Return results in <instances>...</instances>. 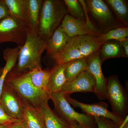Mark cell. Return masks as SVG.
Wrapping results in <instances>:
<instances>
[{"label":"cell","instance_id":"obj_1","mask_svg":"<svg viewBox=\"0 0 128 128\" xmlns=\"http://www.w3.org/2000/svg\"><path fill=\"white\" fill-rule=\"evenodd\" d=\"M4 86L11 92L22 106L39 108L42 101L50 95L35 88L31 82L28 71L15 73L11 70L7 75Z\"/></svg>","mask_w":128,"mask_h":128},{"label":"cell","instance_id":"obj_2","mask_svg":"<svg viewBox=\"0 0 128 128\" xmlns=\"http://www.w3.org/2000/svg\"><path fill=\"white\" fill-rule=\"evenodd\" d=\"M46 42L38 34L28 31L25 43L20 47L18 62L11 71L19 73L42 68L41 58Z\"/></svg>","mask_w":128,"mask_h":128},{"label":"cell","instance_id":"obj_3","mask_svg":"<svg viewBox=\"0 0 128 128\" xmlns=\"http://www.w3.org/2000/svg\"><path fill=\"white\" fill-rule=\"evenodd\" d=\"M102 44L96 37L79 35L71 38L62 50L51 57L56 65L65 64L73 60L88 58L100 50Z\"/></svg>","mask_w":128,"mask_h":128},{"label":"cell","instance_id":"obj_4","mask_svg":"<svg viewBox=\"0 0 128 128\" xmlns=\"http://www.w3.org/2000/svg\"><path fill=\"white\" fill-rule=\"evenodd\" d=\"M79 1L86 10L89 20L100 35L119 27L124 26L117 20L104 0Z\"/></svg>","mask_w":128,"mask_h":128},{"label":"cell","instance_id":"obj_5","mask_svg":"<svg viewBox=\"0 0 128 128\" xmlns=\"http://www.w3.org/2000/svg\"><path fill=\"white\" fill-rule=\"evenodd\" d=\"M68 14L64 2L60 0H44L40 14L38 34L47 41L60 26Z\"/></svg>","mask_w":128,"mask_h":128},{"label":"cell","instance_id":"obj_6","mask_svg":"<svg viewBox=\"0 0 128 128\" xmlns=\"http://www.w3.org/2000/svg\"><path fill=\"white\" fill-rule=\"evenodd\" d=\"M54 106V112L61 118L70 124L76 121L83 128H97L94 117L76 112L61 92L49 94Z\"/></svg>","mask_w":128,"mask_h":128},{"label":"cell","instance_id":"obj_7","mask_svg":"<svg viewBox=\"0 0 128 128\" xmlns=\"http://www.w3.org/2000/svg\"><path fill=\"white\" fill-rule=\"evenodd\" d=\"M106 92V99L110 103L112 112L125 119L128 112V92L118 76L113 75L107 78Z\"/></svg>","mask_w":128,"mask_h":128},{"label":"cell","instance_id":"obj_8","mask_svg":"<svg viewBox=\"0 0 128 128\" xmlns=\"http://www.w3.org/2000/svg\"><path fill=\"white\" fill-rule=\"evenodd\" d=\"M28 32L26 22L10 15L0 20V44L12 42L22 47L26 41Z\"/></svg>","mask_w":128,"mask_h":128},{"label":"cell","instance_id":"obj_9","mask_svg":"<svg viewBox=\"0 0 128 128\" xmlns=\"http://www.w3.org/2000/svg\"><path fill=\"white\" fill-rule=\"evenodd\" d=\"M60 27L61 30L70 38L79 35H91L97 37L100 35L88 18L86 22L66 14L62 20Z\"/></svg>","mask_w":128,"mask_h":128},{"label":"cell","instance_id":"obj_10","mask_svg":"<svg viewBox=\"0 0 128 128\" xmlns=\"http://www.w3.org/2000/svg\"><path fill=\"white\" fill-rule=\"evenodd\" d=\"M66 98L73 107L80 108L85 114L92 116L102 117L108 118L120 125H122L125 120V118H120L110 112L108 108V105L106 102H100L92 104H87L78 102L70 96H66Z\"/></svg>","mask_w":128,"mask_h":128},{"label":"cell","instance_id":"obj_11","mask_svg":"<svg viewBox=\"0 0 128 128\" xmlns=\"http://www.w3.org/2000/svg\"><path fill=\"white\" fill-rule=\"evenodd\" d=\"M96 82L93 76L88 70L81 72L70 81L67 82L60 92L66 96L74 92H93L96 89Z\"/></svg>","mask_w":128,"mask_h":128},{"label":"cell","instance_id":"obj_12","mask_svg":"<svg viewBox=\"0 0 128 128\" xmlns=\"http://www.w3.org/2000/svg\"><path fill=\"white\" fill-rule=\"evenodd\" d=\"M87 58L88 70L95 78L96 87L94 93L100 100L106 99V88L107 78L103 74L102 63L100 57V50Z\"/></svg>","mask_w":128,"mask_h":128},{"label":"cell","instance_id":"obj_13","mask_svg":"<svg viewBox=\"0 0 128 128\" xmlns=\"http://www.w3.org/2000/svg\"><path fill=\"white\" fill-rule=\"evenodd\" d=\"M0 103L5 112L10 117L17 120L23 119V106L16 96L4 86Z\"/></svg>","mask_w":128,"mask_h":128},{"label":"cell","instance_id":"obj_14","mask_svg":"<svg viewBox=\"0 0 128 128\" xmlns=\"http://www.w3.org/2000/svg\"><path fill=\"white\" fill-rule=\"evenodd\" d=\"M49 98H44L39 106L45 122L46 128H70V124L59 116L50 107Z\"/></svg>","mask_w":128,"mask_h":128},{"label":"cell","instance_id":"obj_15","mask_svg":"<svg viewBox=\"0 0 128 128\" xmlns=\"http://www.w3.org/2000/svg\"><path fill=\"white\" fill-rule=\"evenodd\" d=\"M71 38L59 27L46 42L45 50L47 54L52 57L58 54Z\"/></svg>","mask_w":128,"mask_h":128},{"label":"cell","instance_id":"obj_16","mask_svg":"<svg viewBox=\"0 0 128 128\" xmlns=\"http://www.w3.org/2000/svg\"><path fill=\"white\" fill-rule=\"evenodd\" d=\"M43 0H27L28 31L38 33L41 8Z\"/></svg>","mask_w":128,"mask_h":128},{"label":"cell","instance_id":"obj_17","mask_svg":"<svg viewBox=\"0 0 128 128\" xmlns=\"http://www.w3.org/2000/svg\"><path fill=\"white\" fill-rule=\"evenodd\" d=\"M65 64L56 65L53 67L52 72L47 86L49 94L60 92L67 82L64 72Z\"/></svg>","mask_w":128,"mask_h":128},{"label":"cell","instance_id":"obj_18","mask_svg":"<svg viewBox=\"0 0 128 128\" xmlns=\"http://www.w3.org/2000/svg\"><path fill=\"white\" fill-rule=\"evenodd\" d=\"M19 50L20 47L18 46L13 48H7L3 50V57L6 61V64L2 67V72L0 76V100L6 78L16 64Z\"/></svg>","mask_w":128,"mask_h":128},{"label":"cell","instance_id":"obj_19","mask_svg":"<svg viewBox=\"0 0 128 128\" xmlns=\"http://www.w3.org/2000/svg\"><path fill=\"white\" fill-rule=\"evenodd\" d=\"M99 50L100 60L102 64L108 59L126 58L121 42L116 40H109L105 42L102 45Z\"/></svg>","mask_w":128,"mask_h":128},{"label":"cell","instance_id":"obj_20","mask_svg":"<svg viewBox=\"0 0 128 128\" xmlns=\"http://www.w3.org/2000/svg\"><path fill=\"white\" fill-rule=\"evenodd\" d=\"M52 70V68L36 69L28 71L30 81L35 88L43 93L48 94L47 92V85Z\"/></svg>","mask_w":128,"mask_h":128},{"label":"cell","instance_id":"obj_21","mask_svg":"<svg viewBox=\"0 0 128 128\" xmlns=\"http://www.w3.org/2000/svg\"><path fill=\"white\" fill-rule=\"evenodd\" d=\"M118 21L124 26H128V1L105 0Z\"/></svg>","mask_w":128,"mask_h":128},{"label":"cell","instance_id":"obj_22","mask_svg":"<svg viewBox=\"0 0 128 128\" xmlns=\"http://www.w3.org/2000/svg\"><path fill=\"white\" fill-rule=\"evenodd\" d=\"M23 119L28 128H46L43 115L39 108L23 106Z\"/></svg>","mask_w":128,"mask_h":128},{"label":"cell","instance_id":"obj_23","mask_svg":"<svg viewBox=\"0 0 128 128\" xmlns=\"http://www.w3.org/2000/svg\"><path fill=\"white\" fill-rule=\"evenodd\" d=\"M7 6L9 15L27 23V0H2Z\"/></svg>","mask_w":128,"mask_h":128},{"label":"cell","instance_id":"obj_24","mask_svg":"<svg viewBox=\"0 0 128 128\" xmlns=\"http://www.w3.org/2000/svg\"><path fill=\"white\" fill-rule=\"evenodd\" d=\"M65 64L64 73L67 82L73 80L82 72L87 70L88 68L87 58L73 60Z\"/></svg>","mask_w":128,"mask_h":128},{"label":"cell","instance_id":"obj_25","mask_svg":"<svg viewBox=\"0 0 128 128\" xmlns=\"http://www.w3.org/2000/svg\"><path fill=\"white\" fill-rule=\"evenodd\" d=\"M100 42L103 44L109 40H116L122 42L128 39V27H119L110 30L107 32L101 34L96 37Z\"/></svg>","mask_w":128,"mask_h":128},{"label":"cell","instance_id":"obj_26","mask_svg":"<svg viewBox=\"0 0 128 128\" xmlns=\"http://www.w3.org/2000/svg\"><path fill=\"white\" fill-rule=\"evenodd\" d=\"M70 15L75 18L86 22L87 14L82 5L77 0L63 1Z\"/></svg>","mask_w":128,"mask_h":128},{"label":"cell","instance_id":"obj_27","mask_svg":"<svg viewBox=\"0 0 128 128\" xmlns=\"http://www.w3.org/2000/svg\"><path fill=\"white\" fill-rule=\"evenodd\" d=\"M94 118L96 120L97 128H119L121 126L108 118L98 116Z\"/></svg>","mask_w":128,"mask_h":128},{"label":"cell","instance_id":"obj_28","mask_svg":"<svg viewBox=\"0 0 128 128\" xmlns=\"http://www.w3.org/2000/svg\"><path fill=\"white\" fill-rule=\"evenodd\" d=\"M22 120H17L12 118L5 112L0 103V125L8 126L11 124L18 122Z\"/></svg>","mask_w":128,"mask_h":128},{"label":"cell","instance_id":"obj_29","mask_svg":"<svg viewBox=\"0 0 128 128\" xmlns=\"http://www.w3.org/2000/svg\"><path fill=\"white\" fill-rule=\"evenodd\" d=\"M9 15L7 6L2 2L0 0V20Z\"/></svg>","mask_w":128,"mask_h":128},{"label":"cell","instance_id":"obj_30","mask_svg":"<svg viewBox=\"0 0 128 128\" xmlns=\"http://www.w3.org/2000/svg\"><path fill=\"white\" fill-rule=\"evenodd\" d=\"M6 128H28L24 120L15 122L8 125Z\"/></svg>","mask_w":128,"mask_h":128},{"label":"cell","instance_id":"obj_31","mask_svg":"<svg viewBox=\"0 0 128 128\" xmlns=\"http://www.w3.org/2000/svg\"><path fill=\"white\" fill-rule=\"evenodd\" d=\"M121 43L122 44V46L124 50V52L126 54V58H128V39H126L122 42H121Z\"/></svg>","mask_w":128,"mask_h":128},{"label":"cell","instance_id":"obj_32","mask_svg":"<svg viewBox=\"0 0 128 128\" xmlns=\"http://www.w3.org/2000/svg\"><path fill=\"white\" fill-rule=\"evenodd\" d=\"M70 128H83L76 122L73 121L70 124Z\"/></svg>","mask_w":128,"mask_h":128},{"label":"cell","instance_id":"obj_33","mask_svg":"<svg viewBox=\"0 0 128 128\" xmlns=\"http://www.w3.org/2000/svg\"><path fill=\"white\" fill-rule=\"evenodd\" d=\"M8 126H5V125H0V128H6Z\"/></svg>","mask_w":128,"mask_h":128},{"label":"cell","instance_id":"obj_34","mask_svg":"<svg viewBox=\"0 0 128 128\" xmlns=\"http://www.w3.org/2000/svg\"><path fill=\"white\" fill-rule=\"evenodd\" d=\"M2 67H1L0 66V76L2 72Z\"/></svg>","mask_w":128,"mask_h":128}]
</instances>
